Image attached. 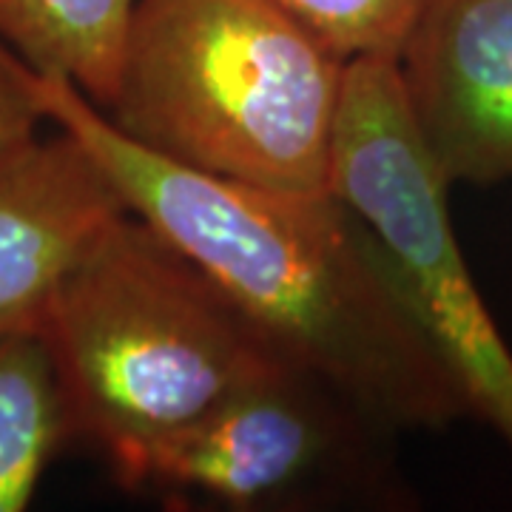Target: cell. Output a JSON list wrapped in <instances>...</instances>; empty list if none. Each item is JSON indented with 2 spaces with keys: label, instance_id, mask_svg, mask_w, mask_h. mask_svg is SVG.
Segmentation results:
<instances>
[{
  "label": "cell",
  "instance_id": "11",
  "mask_svg": "<svg viewBox=\"0 0 512 512\" xmlns=\"http://www.w3.org/2000/svg\"><path fill=\"white\" fill-rule=\"evenodd\" d=\"M49 123L35 92V72L0 40V157L40 137Z\"/></svg>",
  "mask_w": 512,
  "mask_h": 512
},
{
  "label": "cell",
  "instance_id": "3",
  "mask_svg": "<svg viewBox=\"0 0 512 512\" xmlns=\"http://www.w3.org/2000/svg\"><path fill=\"white\" fill-rule=\"evenodd\" d=\"M40 336L72 436L109 467L288 367L211 276L131 211L74 268Z\"/></svg>",
  "mask_w": 512,
  "mask_h": 512
},
{
  "label": "cell",
  "instance_id": "7",
  "mask_svg": "<svg viewBox=\"0 0 512 512\" xmlns=\"http://www.w3.org/2000/svg\"><path fill=\"white\" fill-rule=\"evenodd\" d=\"M123 214L106 168L63 128L0 157V333H40L66 279Z\"/></svg>",
  "mask_w": 512,
  "mask_h": 512
},
{
  "label": "cell",
  "instance_id": "9",
  "mask_svg": "<svg viewBox=\"0 0 512 512\" xmlns=\"http://www.w3.org/2000/svg\"><path fill=\"white\" fill-rule=\"evenodd\" d=\"M74 441L55 362L40 333H0V512H23Z\"/></svg>",
  "mask_w": 512,
  "mask_h": 512
},
{
  "label": "cell",
  "instance_id": "2",
  "mask_svg": "<svg viewBox=\"0 0 512 512\" xmlns=\"http://www.w3.org/2000/svg\"><path fill=\"white\" fill-rule=\"evenodd\" d=\"M348 63L276 0H137L103 111L168 163L328 191Z\"/></svg>",
  "mask_w": 512,
  "mask_h": 512
},
{
  "label": "cell",
  "instance_id": "1",
  "mask_svg": "<svg viewBox=\"0 0 512 512\" xmlns=\"http://www.w3.org/2000/svg\"><path fill=\"white\" fill-rule=\"evenodd\" d=\"M35 92L46 120L106 168L128 211L211 276L288 365L387 433L470 416L379 239L339 194L191 171L128 140L66 77L35 72Z\"/></svg>",
  "mask_w": 512,
  "mask_h": 512
},
{
  "label": "cell",
  "instance_id": "6",
  "mask_svg": "<svg viewBox=\"0 0 512 512\" xmlns=\"http://www.w3.org/2000/svg\"><path fill=\"white\" fill-rule=\"evenodd\" d=\"M396 72L450 188L512 180V0H424Z\"/></svg>",
  "mask_w": 512,
  "mask_h": 512
},
{
  "label": "cell",
  "instance_id": "4",
  "mask_svg": "<svg viewBox=\"0 0 512 512\" xmlns=\"http://www.w3.org/2000/svg\"><path fill=\"white\" fill-rule=\"evenodd\" d=\"M330 191L379 239L410 308L453 367L470 416L512 447V350L461 254L450 185L421 146L390 57L348 63Z\"/></svg>",
  "mask_w": 512,
  "mask_h": 512
},
{
  "label": "cell",
  "instance_id": "10",
  "mask_svg": "<svg viewBox=\"0 0 512 512\" xmlns=\"http://www.w3.org/2000/svg\"><path fill=\"white\" fill-rule=\"evenodd\" d=\"M348 60L390 57L419 18L424 0H276Z\"/></svg>",
  "mask_w": 512,
  "mask_h": 512
},
{
  "label": "cell",
  "instance_id": "8",
  "mask_svg": "<svg viewBox=\"0 0 512 512\" xmlns=\"http://www.w3.org/2000/svg\"><path fill=\"white\" fill-rule=\"evenodd\" d=\"M137 0H0V40L37 74L66 77L106 109Z\"/></svg>",
  "mask_w": 512,
  "mask_h": 512
},
{
  "label": "cell",
  "instance_id": "5",
  "mask_svg": "<svg viewBox=\"0 0 512 512\" xmlns=\"http://www.w3.org/2000/svg\"><path fill=\"white\" fill-rule=\"evenodd\" d=\"M382 433L339 390L288 365L131 450L111 473L171 510H299L373 481Z\"/></svg>",
  "mask_w": 512,
  "mask_h": 512
}]
</instances>
